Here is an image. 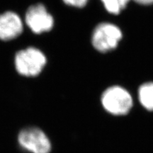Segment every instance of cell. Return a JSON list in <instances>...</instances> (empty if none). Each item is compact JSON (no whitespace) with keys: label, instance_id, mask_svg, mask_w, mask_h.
Instances as JSON below:
<instances>
[{"label":"cell","instance_id":"1","mask_svg":"<svg viewBox=\"0 0 153 153\" xmlns=\"http://www.w3.org/2000/svg\"><path fill=\"white\" fill-rule=\"evenodd\" d=\"M101 104L109 114L114 116H123L131 111L133 101L127 90L119 86H114L108 88L103 93Z\"/></svg>","mask_w":153,"mask_h":153},{"label":"cell","instance_id":"2","mask_svg":"<svg viewBox=\"0 0 153 153\" xmlns=\"http://www.w3.org/2000/svg\"><path fill=\"white\" fill-rule=\"evenodd\" d=\"M46 64V57L35 48L19 51L15 56V66L17 72L25 76H36L41 73Z\"/></svg>","mask_w":153,"mask_h":153},{"label":"cell","instance_id":"3","mask_svg":"<svg viewBox=\"0 0 153 153\" xmlns=\"http://www.w3.org/2000/svg\"><path fill=\"white\" fill-rule=\"evenodd\" d=\"M18 141L20 146L29 152H51V141L46 134L38 128L30 127L23 129L19 134Z\"/></svg>","mask_w":153,"mask_h":153},{"label":"cell","instance_id":"4","mask_svg":"<svg viewBox=\"0 0 153 153\" xmlns=\"http://www.w3.org/2000/svg\"><path fill=\"white\" fill-rule=\"evenodd\" d=\"M122 33L114 24L102 23L96 27L92 36L94 47L100 52H107L117 46Z\"/></svg>","mask_w":153,"mask_h":153},{"label":"cell","instance_id":"5","mask_svg":"<svg viewBox=\"0 0 153 153\" xmlns=\"http://www.w3.org/2000/svg\"><path fill=\"white\" fill-rule=\"evenodd\" d=\"M26 23L35 33H41L52 29L54 21L44 5L38 4L28 8L26 14Z\"/></svg>","mask_w":153,"mask_h":153},{"label":"cell","instance_id":"6","mask_svg":"<svg viewBox=\"0 0 153 153\" xmlns=\"http://www.w3.org/2000/svg\"><path fill=\"white\" fill-rule=\"evenodd\" d=\"M23 31L22 21L16 13L7 11L0 15V39L10 41Z\"/></svg>","mask_w":153,"mask_h":153},{"label":"cell","instance_id":"7","mask_svg":"<svg viewBox=\"0 0 153 153\" xmlns=\"http://www.w3.org/2000/svg\"><path fill=\"white\" fill-rule=\"evenodd\" d=\"M138 99L145 109L153 111V82H147L140 87Z\"/></svg>","mask_w":153,"mask_h":153},{"label":"cell","instance_id":"8","mask_svg":"<svg viewBox=\"0 0 153 153\" xmlns=\"http://www.w3.org/2000/svg\"><path fill=\"white\" fill-rule=\"evenodd\" d=\"M105 8L108 12L114 14H118L125 8L130 0H101Z\"/></svg>","mask_w":153,"mask_h":153},{"label":"cell","instance_id":"9","mask_svg":"<svg viewBox=\"0 0 153 153\" xmlns=\"http://www.w3.org/2000/svg\"><path fill=\"white\" fill-rule=\"evenodd\" d=\"M63 1L68 5L76 7H83L87 4L88 0H63Z\"/></svg>","mask_w":153,"mask_h":153},{"label":"cell","instance_id":"10","mask_svg":"<svg viewBox=\"0 0 153 153\" xmlns=\"http://www.w3.org/2000/svg\"><path fill=\"white\" fill-rule=\"evenodd\" d=\"M135 2L140 4L148 5L153 4V0H134Z\"/></svg>","mask_w":153,"mask_h":153}]
</instances>
